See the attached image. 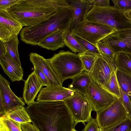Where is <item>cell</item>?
Listing matches in <instances>:
<instances>
[{
  "label": "cell",
  "instance_id": "obj_1",
  "mask_svg": "<svg viewBox=\"0 0 131 131\" xmlns=\"http://www.w3.org/2000/svg\"><path fill=\"white\" fill-rule=\"evenodd\" d=\"M26 109L40 131H71L77 124L64 101H35Z\"/></svg>",
  "mask_w": 131,
  "mask_h": 131
},
{
  "label": "cell",
  "instance_id": "obj_2",
  "mask_svg": "<svg viewBox=\"0 0 131 131\" xmlns=\"http://www.w3.org/2000/svg\"><path fill=\"white\" fill-rule=\"evenodd\" d=\"M71 7L66 0H19L6 10L23 27H28L47 19L61 8Z\"/></svg>",
  "mask_w": 131,
  "mask_h": 131
},
{
  "label": "cell",
  "instance_id": "obj_3",
  "mask_svg": "<svg viewBox=\"0 0 131 131\" xmlns=\"http://www.w3.org/2000/svg\"><path fill=\"white\" fill-rule=\"evenodd\" d=\"M72 15L70 8H61L47 19L35 25L25 26L20 32V40L26 44L38 46L47 35L60 29H70Z\"/></svg>",
  "mask_w": 131,
  "mask_h": 131
},
{
  "label": "cell",
  "instance_id": "obj_4",
  "mask_svg": "<svg viewBox=\"0 0 131 131\" xmlns=\"http://www.w3.org/2000/svg\"><path fill=\"white\" fill-rule=\"evenodd\" d=\"M84 20L109 26L117 32L131 29V21L124 13L114 6H94L88 12Z\"/></svg>",
  "mask_w": 131,
  "mask_h": 131
},
{
  "label": "cell",
  "instance_id": "obj_5",
  "mask_svg": "<svg viewBox=\"0 0 131 131\" xmlns=\"http://www.w3.org/2000/svg\"><path fill=\"white\" fill-rule=\"evenodd\" d=\"M48 60L62 85L66 80L72 79L84 70L78 54L69 51H60Z\"/></svg>",
  "mask_w": 131,
  "mask_h": 131
},
{
  "label": "cell",
  "instance_id": "obj_6",
  "mask_svg": "<svg viewBox=\"0 0 131 131\" xmlns=\"http://www.w3.org/2000/svg\"><path fill=\"white\" fill-rule=\"evenodd\" d=\"M71 30L96 47L97 43L101 40L117 32L108 26L85 20L79 23L74 29Z\"/></svg>",
  "mask_w": 131,
  "mask_h": 131
},
{
  "label": "cell",
  "instance_id": "obj_7",
  "mask_svg": "<svg viewBox=\"0 0 131 131\" xmlns=\"http://www.w3.org/2000/svg\"><path fill=\"white\" fill-rule=\"evenodd\" d=\"M74 122L77 124L88 122L93 111V107L85 95L76 92L73 96L64 101Z\"/></svg>",
  "mask_w": 131,
  "mask_h": 131
},
{
  "label": "cell",
  "instance_id": "obj_8",
  "mask_svg": "<svg viewBox=\"0 0 131 131\" xmlns=\"http://www.w3.org/2000/svg\"><path fill=\"white\" fill-rule=\"evenodd\" d=\"M127 117L126 110L118 98L105 108L96 112V119L99 127L104 129L116 125Z\"/></svg>",
  "mask_w": 131,
  "mask_h": 131
},
{
  "label": "cell",
  "instance_id": "obj_9",
  "mask_svg": "<svg viewBox=\"0 0 131 131\" xmlns=\"http://www.w3.org/2000/svg\"><path fill=\"white\" fill-rule=\"evenodd\" d=\"M117 68L115 59L100 55L89 74L93 82L103 87L108 82Z\"/></svg>",
  "mask_w": 131,
  "mask_h": 131
},
{
  "label": "cell",
  "instance_id": "obj_10",
  "mask_svg": "<svg viewBox=\"0 0 131 131\" xmlns=\"http://www.w3.org/2000/svg\"><path fill=\"white\" fill-rule=\"evenodd\" d=\"M85 95L96 112L105 108L118 99L93 81Z\"/></svg>",
  "mask_w": 131,
  "mask_h": 131
},
{
  "label": "cell",
  "instance_id": "obj_11",
  "mask_svg": "<svg viewBox=\"0 0 131 131\" xmlns=\"http://www.w3.org/2000/svg\"><path fill=\"white\" fill-rule=\"evenodd\" d=\"M0 92L3 96V104L0 108V116L20 106H24L25 101L21 97H17L11 89L10 83L0 74Z\"/></svg>",
  "mask_w": 131,
  "mask_h": 131
},
{
  "label": "cell",
  "instance_id": "obj_12",
  "mask_svg": "<svg viewBox=\"0 0 131 131\" xmlns=\"http://www.w3.org/2000/svg\"><path fill=\"white\" fill-rule=\"evenodd\" d=\"M76 92L62 86L50 85L41 88L36 101H64L73 95Z\"/></svg>",
  "mask_w": 131,
  "mask_h": 131
},
{
  "label": "cell",
  "instance_id": "obj_13",
  "mask_svg": "<svg viewBox=\"0 0 131 131\" xmlns=\"http://www.w3.org/2000/svg\"><path fill=\"white\" fill-rule=\"evenodd\" d=\"M106 37L115 55L122 53L131 55V29L116 32Z\"/></svg>",
  "mask_w": 131,
  "mask_h": 131
},
{
  "label": "cell",
  "instance_id": "obj_14",
  "mask_svg": "<svg viewBox=\"0 0 131 131\" xmlns=\"http://www.w3.org/2000/svg\"><path fill=\"white\" fill-rule=\"evenodd\" d=\"M72 15L71 29H74L84 20L87 14L94 6L91 0H68Z\"/></svg>",
  "mask_w": 131,
  "mask_h": 131
},
{
  "label": "cell",
  "instance_id": "obj_15",
  "mask_svg": "<svg viewBox=\"0 0 131 131\" xmlns=\"http://www.w3.org/2000/svg\"><path fill=\"white\" fill-rule=\"evenodd\" d=\"M29 56L30 60L34 66L38 68L44 74L50 85L62 86L51 68L48 59L35 53H30Z\"/></svg>",
  "mask_w": 131,
  "mask_h": 131
},
{
  "label": "cell",
  "instance_id": "obj_16",
  "mask_svg": "<svg viewBox=\"0 0 131 131\" xmlns=\"http://www.w3.org/2000/svg\"><path fill=\"white\" fill-rule=\"evenodd\" d=\"M44 86L34 71L28 76L25 81L23 94V99L28 105L35 102L37 94Z\"/></svg>",
  "mask_w": 131,
  "mask_h": 131
},
{
  "label": "cell",
  "instance_id": "obj_17",
  "mask_svg": "<svg viewBox=\"0 0 131 131\" xmlns=\"http://www.w3.org/2000/svg\"><path fill=\"white\" fill-rule=\"evenodd\" d=\"M0 64L4 72L12 82L23 80V68L7 53L0 57Z\"/></svg>",
  "mask_w": 131,
  "mask_h": 131
},
{
  "label": "cell",
  "instance_id": "obj_18",
  "mask_svg": "<svg viewBox=\"0 0 131 131\" xmlns=\"http://www.w3.org/2000/svg\"><path fill=\"white\" fill-rule=\"evenodd\" d=\"M66 29L57 30L47 35L40 41L38 46L46 49L56 50L65 46L63 36Z\"/></svg>",
  "mask_w": 131,
  "mask_h": 131
},
{
  "label": "cell",
  "instance_id": "obj_19",
  "mask_svg": "<svg viewBox=\"0 0 131 131\" xmlns=\"http://www.w3.org/2000/svg\"><path fill=\"white\" fill-rule=\"evenodd\" d=\"M23 27L22 25L6 10L0 9V27L15 37L17 36Z\"/></svg>",
  "mask_w": 131,
  "mask_h": 131
},
{
  "label": "cell",
  "instance_id": "obj_20",
  "mask_svg": "<svg viewBox=\"0 0 131 131\" xmlns=\"http://www.w3.org/2000/svg\"><path fill=\"white\" fill-rule=\"evenodd\" d=\"M72 82L68 88L85 95L92 81L89 73L84 70L72 79Z\"/></svg>",
  "mask_w": 131,
  "mask_h": 131
},
{
  "label": "cell",
  "instance_id": "obj_21",
  "mask_svg": "<svg viewBox=\"0 0 131 131\" xmlns=\"http://www.w3.org/2000/svg\"><path fill=\"white\" fill-rule=\"evenodd\" d=\"M115 73L119 87L131 102V75L117 68Z\"/></svg>",
  "mask_w": 131,
  "mask_h": 131
},
{
  "label": "cell",
  "instance_id": "obj_22",
  "mask_svg": "<svg viewBox=\"0 0 131 131\" xmlns=\"http://www.w3.org/2000/svg\"><path fill=\"white\" fill-rule=\"evenodd\" d=\"M3 116L20 124L31 123L30 116L23 106H19L6 114Z\"/></svg>",
  "mask_w": 131,
  "mask_h": 131
},
{
  "label": "cell",
  "instance_id": "obj_23",
  "mask_svg": "<svg viewBox=\"0 0 131 131\" xmlns=\"http://www.w3.org/2000/svg\"><path fill=\"white\" fill-rule=\"evenodd\" d=\"M115 61L117 68L131 75V55L120 53L116 55Z\"/></svg>",
  "mask_w": 131,
  "mask_h": 131
},
{
  "label": "cell",
  "instance_id": "obj_24",
  "mask_svg": "<svg viewBox=\"0 0 131 131\" xmlns=\"http://www.w3.org/2000/svg\"><path fill=\"white\" fill-rule=\"evenodd\" d=\"M3 43L7 53L21 67L18 50L19 42L18 36Z\"/></svg>",
  "mask_w": 131,
  "mask_h": 131
},
{
  "label": "cell",
  "instance_id": "obj_25",
  "mask_svg": "<svg viewBox=\"0 0 131 131\" xmlns=\"http://www.w3.org/2000/svg\"><path fill=\"white\" fill-rule=\"evenodd\" d=\"M65 45L75 53H80L85 51L84 49L73 36L71 29L67 30L63 36Z\"/></svg>",
  "mask_w": 131,
  "mask_h": 131
},
{
  "label": "cell",
  "instance_id": "obj_26",
  "mask_svg": "<svg viewBox=\"0 0 131 131\" xmlns=\"http://www.w3.org/2000/svg\"><path fill=\"white\" fill-rule=\"evenodd\" d=\"M0 131H22L20 124L6 117L0 118Z\"/></svg>",
  "mask_w": 131,
  "mask_h": 131
},
{
  "label": "cell",
  "instance_id": "obj_27",
  "mask_svg": "<svg viewBox=\"0 0 131 131\" xmlns=\"http://www.w3.org/2000/svg\"><path fill=\"white\" fill-rule=\"evenodd\" d=\"M97 47L101 55L114 60L116 55L106 37L97 43Z\"/></svg>",
  "mask_w": 131,
  "mask_h": 131
},
{
  "label": "cell",
  "instance_id": "obj_28",
  "mask_svg": "<svg viewBox=\"0 0 131 131\" xmlns=\"http://www.w3.org/2000/svg\"><path fill=\"white\" fill-rule=\"evenodd\" d=\"M73 36L85 51L97 56L101 55L97 47L89 41L79 36L71 30Z\"/></svg>",
  "mask_w": 131,
  "mask_h": 131
},
{
  "label": "cell",
  "instance_id": "obj_29",
  "mask_svg": "<svg viewBox=\"0 0 131 131\" xmlns=\"http://www.w3.org/2000/svg\"><path fill=\"white\" fill-rule=\"evenodd\" d=\"M78 54L82 61L84 70L89 73L93 68L98 56L86 51Z\"/></svg>",
  "mask_w": 131,
  "mask_h": 131
},
{
  "label": "cell",
  "instance_id": "obj_30",
  "mask_svg": "<svg viewBox=\"0 0 131 131\" xmlns=\"http://www.w3.org/2000/svg\"><path fill=\"white\" fill-rule=\"evenodd\" d=\"M102 87L118 98L121 97L119 87L115 72L108 82Z\"/></svg>",
  "mask_w": 131,
  "mask_h": 131
},
{
  "label": "cell",
  "instance_id": "obj_31",
  "mask_svg": "<svg viewBox=\"0 0 131 131\" xmlns=\"http://www.w3.org/2000/svg\"><path fill=\"white\" fill-rule=\"evenodd\" d=\"M103 130L104 131H131V119L127 117L121 122Z\"/></svg>",
  "mask_w": 131,
  "mask_h": 131
},
{
  "label": "cell",
  "instance_id": "obj_32",
  "mask_svg": "<svg viewBox=\"0 0 131 131\" xmlns=\"http://www.w3.org/2000/svg\"><path fill=\"white\" fill-rule=\"evenodd\" d=\"M119 89L121 96L119 99L126 110L127 117L131 119V102L127 95L120 87Z\"/></svg>",
  "mask_w": 131,
  "mask_h": 131
},
{
  "label": "cell",
  "instance_id": "obj_33",
  "mask_svg": "<svg viewBox=\"0 0 131 131\" xmlns=\"http://www.w3.org/2000/svg\"><path fill=\"white\" fill-rule=\"evenodd\" d=\"M114 6L124 13L131 10V0H113Z\"/></svg>",
  "mask_w": 131,
  "mask_h": 131
},
{
  "label": "cell",
  "instance_id": "obj_34",
  "mask_svg": "<svg viewBox=\"0 0 131 131\" xmlns=\"http://www.w3.org/2000/svg\"><path fill=\"white\" fill-rule=\"evenodd\" d=\"M99 127L96 119L91 117L82 131H98Z\"/></svg>",
  "mask_w": 131,
  "mask_h": 131
},
{
  "label": "cell",
  "instance_id": "obj_35",
  "mask_svg": "<svg viewBox=\"0 0 131 131\" xmlns=\"http://www.w3.org/2000/svg\"><path fill=\"white\" fill-rule=\"evenodd\" d=\"M33 71L43 83L45 86H47L50 85L46 76L38 68L34 66Z\"/></svg>",
  "mask_w": 131,
  "mask_h": 131
},
{
  "label": "cell",
  "instance_id": "obj_36",
  "mask_svg": "<svg viewBox=\"0 0 131 131\" xmlns=\"http://www.w3.org/2000/svg\"><path fill=\"white\" fill-rule=\"evenodd\" d=\"M19 0H0V9L6 10L18 2Z\"/></svg>",
  "mask_w": 131,
  "mask_h": 131
},
{
  "label": "cell",
  "instance_id": "obj_37",
  "mask_svg": "<svg viewBox=\"0 0 131 131\" xmlns=\"http://www.w3.org/2000/svg\"><path fill=\"white\" fill-rule=\"evenodd\" d=\"M22 131H40L31 123L20 124Z\"/></svg>",
  "mask_w": 131,
  "mask_h": 131
},
{
  "label": "cell",
  "instance_id": "obj_38",
  "mask_svg": "<svg viewBox=\"0 0 131 131\" xmlns=\"http://www.w3.org/2000/svg\"><path fill=\"white\" fill-rule=\"evenodd\" d=\"M94 6L105 7L110 6L109 0H91Z\"/></svg>",
  "mask_w": 131,
  "mask_h": 131
},
{
  "label": "cell",
  "instance_id": "obj_39",
  "mask_svg": "<svg viewBox=\"0 0 131 131\" xmlns=\"http://www.w3.org/2000/svg\"><path fill=\"white\" fill-rule=\"evenodd\" d=\"M7 53L3 42L0 40V57L4 55Z\"/></svg>",
  "mask_w": 131,
  "mask_h": 131
},
{
  "label": "cell",
  "instance_id": "obj_40",
  "mask_svg": "<svg viewBox=\"0 0 131 131\" xmlns=\"http://www.w3.org/2000/svg\"><path fill=\"white\" fill-rule=\"evenodd\" d=\"M125 14L131 21V10L125 13Z\"/></svg>",
  "mask_w": 131,
  "mask_h": 131
},
{
  "label": "cell",
  "instance_id": "obj_41",
  "mask_svg": "<svg viewBox=\"0 0 131 131\" xmlns=\"http://www.w3.org/2000/svg\"><path fill=\"white\" fill-rule=\"evenodd\" d=\"M98 131H104L103 129H101L99 127V128L98 129Z\"/></svg>",
  "mask_w": 131,
  "mask_h": 131
},
{
  "label": "cell",
  "instance_id": "obj_42",
  "mask_svg": "<svg viewBox=\"0 0 131 131\" xmlns=\"http://www.w3.org/2000/svg\"><path fill=\"white\" fill-rule=\"evenodd\" d=\"M71 131H78L76 130L74 128H73Z\"/></svg>",
  "mask_w": 131,
  "mask_h": 131
}]
</instances>
